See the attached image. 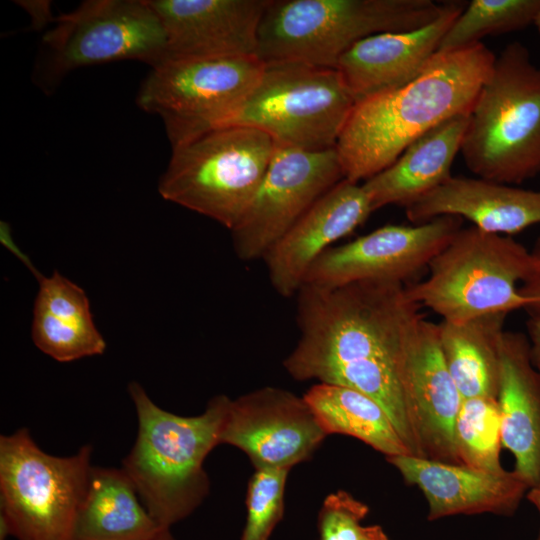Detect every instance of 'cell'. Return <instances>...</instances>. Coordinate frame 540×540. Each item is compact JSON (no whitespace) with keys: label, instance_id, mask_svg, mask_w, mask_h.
I'll use <instances>...</instances> for the list:
<instances>
[{"label":"cell","instance_id":"23","mask_svg":"<svg viewBox=\"0 0 540 540\" xmlns=\"http://www.w3.org/2000/svg\"><path fill=\"white\" fill-rule=\"evenodd\" d=\"M36 279L39 289L31 327L35 346L58 362L103 354L106 343L85 291L58 271Z\"/></svg>","mask_w":540,"mask_h":540},{"label":"cell","instance_id":"36","mask_svg":"<svg viewBox=\"0 0 540 540\" xmlns=\"http://www.w3.org/2000/svg\"><path fill=\"white\" fill-rule=\"evenodd\" d=\"M11 536L10 526L3 515L0 514V540H7Z\"/></svg>","mask_w":540,"mask_h":540},{"label":"cell","instance_id":"15","mask_svg":"<svg viewBox=\"0 0 540 540\" xmlns=\"http://www.w3.org/2000/svg\"><path fill=\"white\" fill-rule=\"evenodd\" d=\"M147 2L166 33L165 58H181L256 55L258 30L269 0Z\"/></svg>","mask_w":540,"mask_h":540},{"label":"cell","instance_id":"11","mask_svg":"<svg viewBox=\"0 0 540 540\" xmlns=\"http://www.w3.org/2000/svg\"><path fill=\"white\" fill-rule=\"evenodd\" d=\"M54 22L43 37L50 81L115 61L139 60L152 67L166 56L164 27L147 0H88Z\"/></svg>","mask_w":540,"mask_h":540},{"label":"cell","instance_id":"17","mask_svg":"<svg viewBox=\"0 0 540 540\" xmlns=\"http://www.w3.org/2000/svg\"><path fill=\"white\" fill-rule=\"evenodd\" d=\"M465 6L463 1H448L438 18L420 28L379 33L356 43L336 65L355 100L401 87L418 77Z\"/></svg>","mask_w":540,"mask_h":540},{"label":"cell","instance_id":"32","mask_svg":"<svg viewBox=\"0 0 540 540\" xmlns=\"http://www.w3.org/2000/svg\"><path fill=\"white\" fill-rule=\"evenodd\" d=\"M526 328L531 360L534 367L540 372V317L529 316Z\"/></svg>","mask_w":540,"mask_h":540},{"label":"cell","instance_id":"20","mask_svg":"<svg viewBox=\"0 0 540 540\" xmlns=\"http://www.w3.org/2000/svg\"><path fill=\"white\" fill-rule=\"evenodd\" d=\"M405 212L416 225L440 216H457L484 232L511 235L540 223V191L451 176Z\"/></svg>","mask_w":540,"mask_h":540},{"label":"cell","instance_id":"19","mask_svg":"<svg viewBox=\"0 0 540 540\" xmlns=\"http://www.w3.org/2000/svg\"><path fill=\"white\" fill-rule=\"evenodd\" d=\"M408 387L420 458L461 464L454 442V424L463 398L445 363L438 324L424 318L409 350Z\"/></svg>","mask_w":540,"mask_h":540},{"label":"cell","instance_id":"39","mask_svg":"<svg viewBox=\"0 0 540 540\" xmlns=\"http://www.w3.org/2000/svg\"><path fill=\"white\" fill-rule=\"evenodd\" d=\"M536 540H540V533H539V535H538V537H537V539H536Z\"/></svg>","mask_w":540,"mask_h":540},{"label":"cell","instance_id":"24","mask_svg":"<svg viewBox=\"0 0 540 540\" xmlns=\"http://www.w3.org/2000/svg\"><path fill=\"white\" fill-rule=\"evenodd\" d=\"M163 529L122 468L93 466L71 540H152Z\"/></svg>","mask_w":540,"mask_h":540},{"label":"cell","instance_id":"22","mask_svg":"<svg viewBox=\"0 0 540 540\" xmlns=\"http://www.w3.org/2000/svg\"><path fill=\"white\" fill-rule=\"evenodd\" d=\"M469 113L454 116L432 128L413 143L389 167L366 180L362 187L373 211L387 205L406 208L451 175L460 152Z\"/></svg>","mask_w":540,"mask_h":540},{"label":"cell","instance_id":"8","mask_svg":"<svg viewBox=\"0 0 540 540\" xmlns=\"http://www.w3.org/2000/svg\"><path fill=\"white\" fill-rule=\"evenodd\" d=\"M356 103L336 68L265 63L250 94L213 129L248 126L308 151L335 148Z\"/></svg>","mask_w":540,"mask_h":540},{"label":"cell","instance_id":"38","mask_svg":"<svg viewBox=\"0 0 540 540\" xmlns=\"http://www.w3.org/2000/svg\"><path fill=\"white\" fill-rule=\"evenodd\" d=\"M534 24L537 26L538 30L540 31V11L536 16V19L534 21Z\"/></svg>","mask_w":540,"mask_h":540},{"label":"cell","instance_id":"12","mask_svg":"<svg viewBox=\"0 0 540 540\" xmlns=\"http://www.w3.org/2000/svg\"><path fill=\"white\" fill-rule=\"evenodd\" d=\"M343 179L336 148L308 151L274 143L266 174L231 230L237 257L245 262L263 259L301 216Z\"/></svg>","mask_w":540,"mask_h":540},{"label":"cell","instance_id":"5","mask_svg":"<svg viewBox=\"0 0 540 540\" xmlns=\"http://www.w3.org/2000/svg\"><path fill=\"white\" fill-rule=\"evenodd\" d=\"M460 153L474 175L496 183L521 184L540 172V67L521 43L496 56Z\"/></svg>","mask_w":540,"mask_h":540},{"label":"cell","instance_id":"18","mask_svg":"<svg viewBox=\"0 0 540 540\" xmlns=\"http://www.w3.org/2000/svg\"><path fill=\"white\" fill-rule=\"evenodd\" d=\"M404 480L417 486L428 502V519L492 513L511 515L529 490L514 471L489 472L462 464L412 455L387 457Z\"/></svg>","mask_w":540,"mask_h":540},{"label":"cell","instance_id":"4","mask_svg":"<svg viewBox=\"0 0 540 540\" xmlns=\"http://www.w3.org/2000/svg\"><path fill=\"white\" fill-rule=\"evenodd\" d=\"M433 0H269L256 55L264 63L336 68L359 41L420 28L445 9Z\"/></svg>","mask_w":540,"mask_h":540},{"label":"cell","instance_id":"37","mask_svg":"<svg viewBox=\"0 0 540 540\" xmlns=\"http://www.w3.org/2000/svg\"><path fill=\"white\" fill-rule=\"evenodd\" d=\"M152 540H176L171 534L170 529H163L155 538Z\"/></svg>","mask_w":540,"mask_h":540},{"label":"cell","instance_id":"14","mask_svg":"<svg viewBox=\"0 0 540 540\" xmlns=\"http://www.w3.org/2000/svg\"><path fill=\"white\" fill-rule=\"evenodd\" d=\"M326 436L304 397L268 386L230 399L220 444L242 450L255 469L290 470Z\"/></svg>","mask_w":540,"mask_h":540},{"label":"cell","instance_id":"29","mask_svg":"<svg viewBox=\"0 0 540 540\" xmlns=\"http://www.w3.org/2000/svg\"><path fill=\"white\" fill-rule=\"evenodd\" d=\"M288 469H255L247 489V516L240 540H269L284 514Z\"/></svg>","mask_w":540,"mask_h":540},{"label":"cell","instance_id":"33","mask_svg":"<svg viewBox=\"0 0 540 540\" xmlns=\"http://www.w3.org/2000/svg\"><path fill=\"white\" fill-rule=\"evenodd\" d=\"M0 240L3 245H5L20 259V261L26 265V267L35 275L36 278L40 275V272L36 270L30 259L23 252H21L14 243L11 235V228L8 223L4 221H1L0 223Z\"/></svg>","mask_w":540,"mask_h":540},{"label":"cell","instance_id":"7","mask_svg":"<svg viewBox=\"0 0 540 540\" xmlns=\"http://www.w3.org/2000/svg\"><path fill=\"white\" fill-rule=\"evenodd\" d=\"M273 152V139L259 129L209 130L172 147L158 191L231 231L256 194Z\"/></svg>","mask_w":540,"mask_h":540},{"label":"cell","instance_id":"35","mask_svg":"<svg viewBox=\"0 0 540 540\" xmlns=\"http://www.w3.org/2000/svg\"><path fill=\"white\" fill-rule=\"evenodd\" d=\"M526 497L540 513V485L530 488L526 493Z\"/></svg>","mask_w":540,"mask_h":540},{"label":"cell","instance_id":"28","mask_svg":"<svg viewBox=\"0 0 540 540\" xmlns=\"http://www.w3.org/2000/svg\"><path fill=\"white\" fill-rule=\"evenodd\" d=\"M539 11L540 0H473L448 29L438 52L474 45L488 35L522 29L534 24Z\"/></svg>","mask_w":540,"mask_h":540},{"label":"cell","instance_id":"10","mask_svg":"<svg viewBox=\"0 0 540 540\" xmlns=\"http://www.w3.org/2000/svg\"><path fill=\"white\" fill-rule=\"evenodd\" d=\"M257 55L165 58L142 82L137 103L158 114L171 146L212 130L259 82Z\"/></svg>","mask_w":540,"mask_h":540},{"label":"cell","instance_id":"26","mask_svg":"<svg viewBox=\"0 0 540 540\" xmlns=\"http://www.w3.org/2000/svg\"><path fill=\"white\" fill-rule=\"evenodd\" d=\"M303 397L327 436L354 437L386 458L411 455L385 410L364 393L317 383Z\"/></svg>","mask_w":540,"mask_h":540},{"label":"cell","instance_id":"2","mask_svg":"<svg viewBox=\"0 0 540 540\" xmlns=\"http://www.w3.org/2000/svg\"><path fill=\"white\" fill-rule=\"evenodd\" d=\"M495 58L481 42L437 52L411 82L356 101L335 146L344 179L368 180L432 128L470 113Z\"/></svg>","mask_w":540,"mask_h":540},{"label":"cell","instance_id":"34","mask_svg":"<svg viewBox=\"0 0 540 540\" xmlns=\"http://www.w3.org/2000/svg\"><path fill=\"white\" fill-rule=\"evenodd\" d=\"M360 540H389L378 525L364 526Z\"/></svg>","mask_w":540,"mask_h":540},{"label":"cell","instance_id":"16","mask_svg":"<svg viewBox=\"0 0 540 540\" xmlns=\"http://www.w3.org/2000/svg\"><path fill=\"white\" fill-rule=\"evenodd\" d=\"M372 212L362 185L346 179L337 183L265 254L263 260L274 290L282 297L297 294L313 262Z\"/></svg>","mask_w":540,"mask_h":540},{"label":"cell","instance_id":"30","mask_svg":"<svg viewBox=\"0 0 540 540\" xmlns=\"http://www.w3.org/2000/svg\"><path fill=\"white\" fill-rule=\"evenodd\" d=\"M368 513V506L346 491L329 494L317 518L320 540H360Z\"/></svg>","mask_w":540,"mask_h":540},{"label":"cell","instance_id":"9","mask_svg":"<svg viewBox=\"0 0 540 540\" xmlns=\"http://www.w3.org/2000/svg\"><path fill=\"white\" fill-rule=\"evenodd\" d=\"M92 448L44 452L26 428L0 437V514L17 540H71L85 497Z\"/></svg>","mask_w":540,"mask_h":540},{"label":"cell","instance_id":"31","mask_svg":"<svg viewBox=\"0 0 540 540\" xmlns=\"http://www.w3.org/2000/svg\"><path fill=\"white\" fill-rule=\"evenodd\" d=\"M530 256V268L519 286V291L531 302L525 309L529 316L540 317V237L534 243Z\"/></svg>","mask_w":540,"mask_h":540},{"label":"cell","instance_id":"6","mask_svg":"<svg viewBox=\"0 0 540 540\" xmlns=\"http://www.w3.org/2000/svg\"><path fill=\"white\" fill-rule=\"evenodd\" d=\"M530 263V251L513 238L461 228L429 263L427 278L405 286L406 293L446 322L509 314L531 303L518 286Z\"/></svg>","mask_w":540,"mask_h":540},{"label":"cell","instance_id":"3","mask_svg":"<svg viewBox=\"0 0 540 540\" xmlns=\"http://www.w3.org/2000/svg\"><path fill=\"white\" fill-rule=\"evenodd\" d=\"M128 392L138 432L122 469L152 518L163 528L189 516L209 492L207 455L220 444L230 398L213 397L203 413L181 416L156 405L137 382Z\"/></svg>","mask_w":540,"mask_h":540},{"label":"cell","instance_id":"27","mask_svg":"<svg viewBox=\"0 0 540 540\" xmlns=\"http://www.w3.org/2000/svg\"><path fill=\"white\" fill-rule=\"evenodd\" d=\"M454 442L462 465L489 472L505 470L500 464L502 422L498 400L463 399L454 424Z\"/></svg>","mask_w":540,"mask_h":540},{"label":"cell","instance_id":"1","mask_svg":"<svg viewBox=\"0 0 540 540\" xmlns=\"http://www.w3.org/2000/svg\"><path fill=\"white\" fill-rule=\"evenodd\" d=\"M419 308L402 283L303 284L297 292L299 339L283 362L296 380L344 386L372 398L415 457L421 450L408 356L423 319Z\"/></svg>","mask_w":540,"mask_h":540},{"label":"cell","instance_id":"13","mask_svg":"<svg viewBox=\"0 0 540 540\" xmlns=\"http://www.w3.org/2000/svg\"><path fill=\"white\" fill-rule=\"evenodd\" d=\"M463 219L440 216L414 226L386 225L325 250L303 284L339 287L356 282L404 284L438 255L462 228Z\"/></svg>","mask_w":540,"mask_h":540},{"label":"cell","instance_id":"21","mask_svg":"<svg viewBox=\"0 0 540 540\" xmlns=\"http://www.w3.org/2000/svg\"><path fill=\"white\" fill-rule=\"evenodd\" d=\"M498 403L502 445L515 458V471L529 489L540 485V372L534 367L527 335L505 331L501 342Z\"/></svg>","mask_w":540,"mask_h":540},{"label":"cell","instance_id":"25","mask_svg":"<svg viewBox=\"0 0 540 540\" xmlns=\"http://www.w3.org/2000/svg\"><path fill=\"white\" fill-rule=\"evenodd\" d=\"M507 315L493 313L461 323L438 324L441 351L463 399L498 398Z\"/></svg>","mask_w":540,"mask_h":540}]
</instances>
